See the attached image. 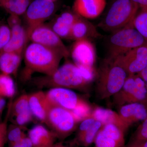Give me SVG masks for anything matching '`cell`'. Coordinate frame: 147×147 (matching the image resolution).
<instances>
[{"instance_id": "1", "label": "cell", "mask_w": 147, "mask_h": 147, "mask_svg": "<svg viewBox=\"0 0 147 147\" xmlns=\"http://www.w3.org/2000/svg\"><path fill=\"white\" fill-rule=\"evenodd\" d=\"M96 75L94 67L67 62L59 67L51 75H46L38 79L37 83L41 86L59 87L85 91Z\"/></svg>"}, {"instance_id": "2", "label": "cell", "mask_w": 147, "mask_h": 147, "mask_svg": "<svg viewBox=\"0 0 147 147\" xmlns=\"http://www.w3.org/2000/svg\"><path fill=\"white\" fill-rule=\"evenodd\" d=\"M96 75V93L100 99H107L115 94L128 76L123 64L122 56L105 58Z\"/></svg>"}, {"instance_id": "3", "label": "cell", "mask_w": 147, "mask_h": 147, "mask_svg": "<svg viewBox=\"0 0 147 147\" xmlns=\"http://www.w3.org/2000/svg\"><path fill=\"white\" fill-rule=\"evenodd\" d=\"M60 53L38 43L32 42L24 52L25 63L29 69L50 76L59 67Z\"/></svg>"}, {"instance_id": "4", "label": "cell", "mask_w": 147, "mask_h": 147, "mask_svg": "<svg viewBox=\"0 0 147 147\" xmlns=\"http://www.w3.org/2000/svg\"><path fill=\"white\" fill-rule=\"evenodd\" d=\"M139 8V5L131 0H116L98 26L104 30L113 32L133 25Z\"/></svg>"}, {"instance_id": "5", "label": "cell", "mask_w": 147, "mask_h": 147, "mask_svg": "<svg viewBox=\"0 0 147 147\" xmlns=\"http://www.w3.org/2000/svg\"><path fill=\"white\" fill-rule=\"evenodd\" d=\"M109 45L108 56L117 57L122 56L134 48L147 45V42L133 25H129L113 32Z\"/></svg>"}, {"instance_id": "6", "label": "cell", "mask_w": 147, "mask_h": 147, "mask_svg": "<svg viewBox=\"0 0 147 147\" xmlns=\"http://www.w3.org/2000/svg\"><path fill=\"white\" fill-rule=\"evenodd\" d=\"M113 97L115 105L119 108L129 103L147 105L146 84L138 74L128 75L121 88Z\"/></svg>"}, {"instance_id": "7", "label": "cell", "mask_w": 147, "mask_h": 147, "mask_svg": "<svg viewBox=\"0 0 147 147\" xmlns=\"http://www.w3.org/2000/svg\"><path fill=\"white\" fill-rule=\"evenodd\" d=\"M77 123L71 111L50 104L45 124L57 139L62 140L69 136L76 130Z\"/></svg>"}, {"instance_id": "8", "label": "cell", "mask_w": 147, "mask_h": 147, "mask_svg": "<svg viewBox=\"0 0 147 147\" xmlns=\"http://www.w3.org/2000/svg\"><path fill=\"white\" fill-rule=\"evenodd\" d=\"M27 33L28 38L32 42L55 50L60 53L65 59L70 55L69 51L63 42L61 38L51 27L42 24L27 30Z\"/></svg>"}, {"instance_id": "9", "label": "cell", "mask_w": 147, "mask_h": 147, "mask_svg": "<svg viewBox=\"0 0 147 147\" xmlns=\"http://www.w3.org/2000/svg\"><path fill=\"white\" fill-rule=\"evenodd\" d=\"M55 9L52 0H35L30 4L25 13L28 25L27 30L43 24L54 13Z\"/></svg>"}, {"instance_id": "10", "label": "cell", "mask_w": 147, "mask_h": 147, "mask_svg": "<svg viewBox=\"0 0 147 147\" xmlns=\"http://www.w3.org/2000/svg\"><path fill=\"white\" fill-rule=\"evenodd\" d=\"M7 21L10 29V39L2 51L13 52L22 55L27 39H28L27 30L21 25L19 16L10 14Z\"/></svg>"}, {"instance_id": "11", "label": "cell", "mask_w": 147, "mask_h": 147, "mask_svg": "<svg viewBox=\"0 0 147 147\" xmlns=\"http://www.w3.org/2000/svg\"><path fill=\"white\" fill-rule=\"evenodd\" d=\"M51 105L69 111L73 110L84 101L72 90L63 88H53L45 93Z\"/></svg>"}, {"instance_id": "12", "label": "cell", "mask_w": 147, "mask_h": 147, "mask_svg": "<svg viewBox=\"0 0 147 147\" xmlns=\"http://www.w3.org/2000/svg\"><path fill=\"white\" fill-rule=\"evenodd\" d=\"M124 134L113 124L102 125L95 139L96 147H125Z\"/></svg>"}, {"instance_id": "13", "label": "cell", "mask_w": 147, "mask_h": 147, "mask_svg": "<svg viewBox=\"0 0 147 147\" xmlns=\"http://www.w3.org/2000/svg\"><path fill=\"white\" fill-rule=\"evenodd\" d=\"M71 53L74 63L76 65L94 67L96 56L95 49L90 40H75Z\"/></svg>"}, {"instance_id": "14", "label": "cell", "mask_w": 147, "mask_h": 147, "mask_svg": "<svg viewBox=\"0 0 147 147\" xmlns=\"http://www.w3.org/2000/svg\"><path fill=\"white\" fill-rule=\"evenodd\" d=\"M122 61L128 75L138 74L147 65V45L129 51L122 56Z\"/></svg>"}, {"instance_id": "15", "label": "cell", "mask_w": 147, "mask_h": 147, "mask_svg": "<svg viewBox=\"0 0 147 147\" xmlns=\"http://www.w3.org/2000/svg\"><path fill=\"white\" fill-rule=\"evenodd\" d=\"M119 108L118 113L127 128L144 120L147 116V105L140 103L126 104Z\"/></svg>"}, {"instance_id": "16", "label": "cell", "mask_w": 147, "mask_h": 147, "mask_svg": "<svg viewBox=\"0 0 147 147\" xmlns=\"http://www.w3.org/2000/svg\"><path fill=\"white\" fill-rule=\"evenodd\" d=\"M106 4V0H75L73 9L83 18L93 19L102 13Z\"/></svg>"}, {"instance_id": "17", "label": "cell", "mask_w": 147, "mask_h": 147, "mask_svg": "<svg viewBox=\"0 0 147 147\" xmlns=\"http://www.w3.org/2000/svg\"><path fill=\"white\" fill-rule=\"evenodd\" d=\"M96 28L86 18L78 15L71 28L70 38L75 40L96 38L101 36Z\"/></svg>"}, {"instance_id": "18", "label": "cell", "mask_w": 147, "mask_h": 147, "mask_svg": "<svg viewBox=\"0 0 147 147\" xmlns=\"http://www.w3.org/2000/svg\"><path fill=\"white\" fill-rule=\"evenodd\" d=\"M30 110L36 118L45 123L50 103L45 92L38 91L28 95Z\"/></svg>"}, {"instance_id": "19", "label": "cell", "mask_w": 147, "mask_h": 147, "mask_svg": "<svg viewBox=\"0 0 147 147\" xmlns=\"http://www.w3.org/2000/svg\"><path fill=\"white\" fill-rule=\"evenodd\" d=\"M28 137L31 140L33 147H50L57 139L52 131L40 125L34 127L28 131Z\"/></svg>"}, {"instance_id": "20", "label": "cell", "mask_w": 147, "mask_h": 147, "mask_svg": "<svg viewBox=\"0 0 147 147\" xmlns=\"http://www.w3.org/2000/svg\"><path fill=\"white\" fill-rule=\"evenodd\" d=\"M78 15L70 12H65L58 16L51 28L61 38H70L71 28Z\"/></svg>"}, {"instance_id": "21", "label": "cell", "mask_w": 147, "mask_h": 147, "mask_svg": "<svg viewBox=\"0 0 147 147\" xmlns=\"http://www.w3.org/2000/svg\"><path fill=\"white\" fill-rule=\"evenodd\" d=\"M90 117L100 122L102 125L108 124L115 125L125 133L128 129L121 119L118 113L110 109L97 107L92 111Z\"/></svg>"}, {"instance_id": "22", "label": "cell", "mask_w": 147, "mask_h": 147, "mask_svg": "<svg viewBox=\"0 0 147 147\" xmlns=\"http://www.w3.org/2000/svg\"><path fill=\"white\" fill-rule=\"evenodd\" d=\"M21 55L13 52H0V70L2 73L10 75L16 73L21 63Z\"/></svg>"}, {"instance_id": "23", "label": "cell", "mask_w": 147, "mask_h": 147, "mask_svg": "<svg viewBox=\"0 0 147 147\" xmlns=\"http://www.w3.org/2000/svg\"><path fill=\"white\" fill-rule=\"evenodd\" d=\"M102 126V124L100 122L96 121L93 124L82 136L76 138V142L83 146H89L94 143L96 137Z\"/></svg>"}, {"instance_id": "24", "label": "cell", "mask_w": 147, "mask_h": 147, "mask_svg": "<svg viewBox=\"0 0 147 147\" xmlns=\"http://www.w3.org/2000/svg\"><path fill=\"white\" fill-rule=\"evenodd\" d=\"M30 5V0H7L3 6L11 15L19 16L26 13Z\"/></svg>"}, {"instance_id": "25", "label": "cell", "mask_w": 147, "mask_h": 147, "mask_svg": "<svg viewBox=\"0 0 147 147\" xmlns=\"http://www.w3.org/2000/svg\"><path fill=\"white\" fill-rule=\"evenodd\" d=\"M133 26L147 42V6L139 7Z\"/></svg>"}, {"instance_id": "26", "label": "cell", "mask_w": 147, "mask_h": 147, "mask_svg": "<svg viewBox=\"0 0 147 147\" xmlns=\"http://www.w3.org/2000/svg\"><path fill=\"white\" fill-rule=\"evenodd\" d=\"M9 116L11 118L17 115L30 112L29 106L28 95L23 94L18 98L12 105H11Z\"/></svg>"}, {"instance_id": "27", "label": "cell", "mask_w": 147, "mask_h": 147, "mask_svg": "<svg viewBox=\"0 0 147 147\" xmlns=\"http://www.w3.org/2000/svg\"><path fill=\"white\" fill-rule=\"evenodd\" d=\"M15 92V84L12 78L9 75L0 74V96L10 97Z\"/></svg>"}, {"instance_id": "28", "label": "cell", "mask_w": 147, "mask_h": 147, "mask_svg": "<svg viewBox=\"0 0 147 147\" xmlns=\"http://www.w3.org/2000/svg\"><path fill=\"white\" fill-rule=\"evenodd\" d=\"M22 127L13 124L7 127V142H8V146L12 144L26 136Z\"/></svg>"}, {"instance_id": "29", "label": "cell", "mask_w": 147, "mask_h": 147, "mask_svg": "<svg viewBox=\"0 0 147 147\" xmlns=\"http://www.w3.org/2000/svg\"><path fill=\"white\" fill-rule=\"evenodd\" d=\"M70 111L78 123L90 117L92 112L89 105L86 101L82 102Z\"/></svg>"}, {"instance_id": "30", "label": "cell", "mask_w": 147, "mask_h": 147, "mask_svg": "<svg viewBox=\"0 0 147 147\" xmlns=\"http://www.w3.org/2000/svg\"><path fill=\"white\" fill-rule=\"evenodd\" d=\"M146 140H147V116L134 131L130 141L138 142Z\"/></svg>"}, {"instance_id": "31", "label": "cell", "mask_w": 147, "mask_h": 147, "mask_svg": "<svg viewBox=\"0 0 147 147\" xmlns=\"http://www.w3.org/2000/svg\"><path fill=\"white\" fill-rule=\"evenodd\" d=\"M10 35V29L8 25L0 24V52L7 45Z\"/></svg>"}, {"instance_id": "32", "label": "cell", "mask_w": 147, "mask_h": 147, "mask_svg": "<svg viewBox=\"0 0 147 147\" xmlns=\"http://www.w3.org/2000/svg\"><path fill=\"white\" fill-rule=\"evenodd\" d=\"M32 115L30 111L17 115L11 118L13 119L14 124L18 126H23L31 120Z\"/></svg>"}, {"instance_id": "33", "label": "cell", "mask_w": 147, "mask_h": 147, "mask_svg": "<svg viewBox=\"0 0 147 147\" xmlns=\"http://www.w3.org/2000/svg\"><path fill=\"white\" fill-rule=\"evenodd\" d=\"M10 109L8 111L7 116L4 121L0 122V147H4L7 142V120L9 116Z\"/></svg>"}, {"instance_id": "34", "label": "cell", "mask_w": 147, "mask_h": 147, "mask_svg": "<svg viewBox=\"0 0 147 147\" xmlns=\"http://www.w3.org/2000/svg\"><path fill=\"white\" fill-rule=\"evenodd\" d=\"M95 121L94 119L92 117H89L82 121L79 125V131L76 138L82 136L85 131L88 129L93 124Z\"/></svg>"}, {"instance_id": "35", "label": "cell", "mask_w": 147, "mask_h": 147, "mask_svg": "<svg viewBox=\"0 0 147 147\" xmlns=\"http://www.w3.org/2000/svg\"><path fill=\"white\" fill-rule=\"evenodd\" d=\"M8 147H33L31 140L28 136H25Z\"/></svg>"}, {"instance_id": "36", "label": "cell", "mask_w": 147, "mask_h": 147, "mask_svg": "<svg viewBox=\"0 0 147 147\" xmlns=\"http://www.w3.org/2000/svg\"><path fill=\"white\" fill-rule=\"evenodd\" d=\"M126 147H147V140L138 142L129 141Z\"/></svg>"}, {"instance_id": "37", "label": "cell", "mask_w": 147, "mask_h": 147, "mask_svg": "<svg viewBox=\"0 0 147 147\" xmlns=\"http://www.w3.org/2000/svg\"><path fill=\"white\" fill-rule=\"evenodd\" d=\"M137 74L144 80L147 88V65L142 71Z\"/></svg>"}, {"instance_id": "38", "label": "cell", "mask_w": 147, "mask_h": 147, "mask_svg": "<svg viewBox=\"0 0 147 147\" xmlns=\"http://www.w3.org/2000/svg\"><path fill=\"white\" fill-rule=\"evenodd\" d=\"M139 5V7L147 6V0H131Z\"/></svg>"}, {"instance_id": "39", "label": "cell", "mask_w": 147, "mask_h": 147, "mask_svg": "<svg viewBox=\"0 0 147 147\" xmlns=\"http://www.w3.org/2000/svg\"><path fill=\"white\" fill-rule=\"evenodd\" d=\"M50 147H67L62 142H59V143H56V144H54Z\"/></svg>"}, {"instance_id": "40", "label": "cell", "mask_w": 147, "mask_h": 147, "mask_svg": "<svg viewBox=\"0 0 147 147\" xmlns=\"http://www.w3.org/2000/svg\"><path fill=\"white\" fill-rule=\"evenodd\" d=\"M7 1V0H0V3H1L2 7H3V6L4 5Z\"/></svg>"}, {"instance_id": "41", "label": "cell", "mask_w": 147, "mask_h": 147, "mask_svg": "<svg viewBox=\"0 0 147 147\" xmlns=\"http://www.w3.org/2000/svg\"><path fill=\"white\" fill-rule=\"evenodd\" d=\"M2 97H3V96H0V99H1V98Z\"/></svg>"}, {"instance_id": "42", "label": "cell", "mask_w": 147, "mask_h": 147, "mask_svg": "<svg viewBox=\"0 0 147 147\" xmlns=\"http://www.w3.org/2000/svg\"><path fill=\"white\" fill-rule=\"evenodd\" d=\"M2 7V6H1V3H0V7Z\"/></svg>"}, {"instance_id": "43", "label": "cell", "mask_w": 147, "mask_h": 147, "mask_svg": "<svg viewBox=\"0 0 147 147\" xmlns=\"http://www.w3.org/2000/svg\"><path fill=\"white\" fill-rule=\"evenodd\" d=\"M52 1H55V0H52Z\"/></svg>"}, {"instance_id": "44", "label": "cell", "mask_w": 147, "mask_h": 147, "mask_svg": "<svg viewBox=\"0 0 147 147\" xmlns=\"http://www.w3.org/2000/svg\"></svg>"}]
</instances>
